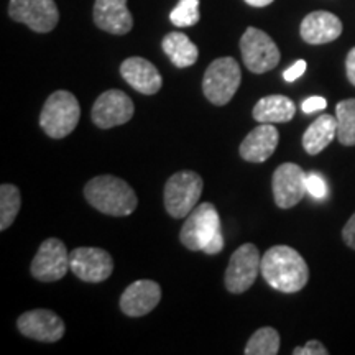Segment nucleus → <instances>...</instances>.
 Returning a JSON list of instances; mask_svg holds the SVG:
<instances>
[{
    "label": "nucleus",
    "mask_w": 355,
    "mask_h": 355,
    "mask_svg": "<svg viewBox=\"0 0 355 355\" xmlns=\"http://www.w3.org/2000/svg\"><path fill=\"white\" fill-rule=\"evenodd\" d=\"M261 277L277 291L298 293L309 279V268L298 250L288 245H275L261 257Z\"/></svg>",
    "instance_id": "nucleus-1"
},
{
    "label": "nucleus",
    "mask_w": 355,
    "mask_h": 355,
    "mask_svg": "<svg viewBox=\"0 0 355 355\" xmlns=\"http://www.w3.org/2000/svg\"><path fill=\"white\" fill-rule=\"evenodd\" d=\"M180 241L191 252L216 255L224 248L219 212L212 202L198 204L180 232Z\"/></svg>",
    "instance_id": "nucleus-2"
},
{
    "label": "nucleus",
    "mask_w": 355,
    "mask_h": 355,
    "mask_svg": "<svg viewBox=\"0 0 355 355\" xmlns=\"http://www.w3.org/2000/svg\"><path fill=\"white\" fill-rule=\"evenodd\" d=\"M84 196L94 209L112 217L130 216L139 206V199L132 186L114 175L92 178L84 188Z\"/></svg>",
    "instance_id": "nucleus-3"
},
{
    "label": "nucleus",
    "mask_w": 355,
    "mask_h": 355,
    "mask_svg": "<svg viewBox=\"0 0 355 355\" xmlns=\"http://www.w3.org/2000/svg\"><path fill=\"white\" fill-rule=\"evenodd\" d=\"M81 119V105L69 91H56L44 102L40 114V127L51 139H64L73 133Z\"/></svg>",
    "instance_id": "nucleus-4"
},
{
    "label": "nucleus",
    "mask_w": 355,
    "mask_h": 355,
    "mask_svg": "<svg viewBox=\"0 0 355 355\" xmlns=\"http://www.w3.org/2000/svg\"><path fill=\"white\" fill-rule=\"evenodd\" d=\"M242 83L241 64L230 56L219 58L207 66L202 79V92L214 105H225Z\"/></svg>",
    "instance_id": "nucleus-5"
},
{
    "label": "nucleus",
    "mask_w": 355,
    "mask_h": 355,
    "mask_svg": "<svg viewBox=\"0 0 355 355\" xmlns=\"http://www.w3.org/2000/svg\"><path fill=\"white\" fill-rule=\"evenodd\" d=\"M204 189L202 178L196 171H178L166 181L163 199L168 214L175 219L188 217L198 206Z\"/></svg>",
    "instance_id": "nucleus-6"
},
{
    "label": "nucleus",
    "mask_w": 355,
    "mask_h": 355,
    "mask_svg": "<svg viewBox=\"0 0 355 355\" xmlns=\"http://www.w3.org/2000/svg\"><path fill=\"white\" fill-rule=\"evenodd\" d=\"M243 64L250 73L263 74L275 69L282 60L277 43L263 30L248 26L241 38Z\"/></svg>",
    "instance_id": "nucleus-7"
},
{
    "label": "nucleus",
    "mask_w": 355,
    "mask_h": 355,
    "mask_svg": "<svg viewBox=\"0 0 355 355\" xmlns=\"http://www.w3.org/2000/svg\"><path fill=\"white\" fill-rule=\"evenodd\" d=\"M261 255L254 243H243L230 257L225 270V288L232 295H242L255 283L260 273Z\"/></svg>",
    "instance_id": "nucleus-8"
},
{
    "label": "nucleus",
    "mask_w": 355,
    "mask_h": 355,
    "mask_svg": "<svg viewBox=\"0 0 355 355\" xmlns=\"http://www.w3.org/2000/svg\"><path fill=\"white\" fill-rule=\"evenodd\" d=\"M71 270V255L64 242L60 239H46L40 245L37 255L33 257L32 272L33 278L43 283L58 282Z\"/></svg>",
    "instance_id": "nucleus-9"
},
{
    "label": "nucleus",
    "mask_w": 355,
    "mask_h": 355,
    "mask_svg": "<svg viewBox=\"0 0 355 355\" xmlns=\"http://www.w3.org/2000/svg\"><path fill=\"white\" fill-rule=\"evenodd\" d=\"M8 15L37 33H48L60 21L55 0H10Z\"/></svg>",
    "instance_id": "nucleus-10"
},
{
    "label": "nucleus",
    "mask_w": 355,
    "mask_h": 355,
    "mask_svg": "<svg viewBox=\"0 0 355 355\" xmlns=\"http://www.w3.org/2000/svg\"><path fill=\"white\" fill-rule=\"evenodd\" d=\"M135 105L130 97L119 89L102 92L91 110V119L99 128H112L123 125L133 117Z\"/></svg>",
    "instance_id": "nucleus-11"
},
{
    "label": "nucleus",
    "mask_w": 355,
    "mask_h": 355,
    "mask_svg": "<svg viewBox=\"0 0 355 355\" xmlns=\"http://www.w3.org/2000/svg\"><path fill=\"white\" fill-rule=\"evenodd\" d=\"M306 176L308 173L295 163H283L275 170L272 188L275 204L279 209H291L304 198L308 193Z\"/></svg>",
    "instance_id": "nucleus-12"
},
{
    "label": "nucleus",
    "mask_w": 355,
    "mask_h": 355,
    "mask_svg": "<svg viewBox=\"0 0 355 355\" xmlns=\"http://www.w3.org/2000/svg\"><path fill=\"white\" fill-rule=\"evenodd\" d=\"M71 272L86 283L105 282L114 272L109 252L97 247H79L71 252Z\"/></svg>",
    "instance_id": "nucleus-13"
},
{
    "label": "nucleus",
    "mask_w": 355,
    "mask_h": 355,
    "mask_svg": "<svg viewBox=\"0 0 355 355\" xmlns=\"http://www.w3.org/2000/svg\"><path fill=\"white\" fill-rule=\"evenodd\" d=\"M17 327L28 339L38 343H58L64 336V322L50 309L26 311L17 319Z\"/></svg>",
    "instance_id": "nucleus-14"
},
{
    "label": "nucleus",
    "mask_w": 355,
    "mask_h": 355,
    "mask_svg": "<svg viewBox=\"0 0 355 355\" xmlns=\"http://www.w3.org/2000/svg\"><path fill=\"white\" fill-rule=\"evenodd\" d=\"M162 300V288L153 279H137L121 296V309L125 316L141 318L152 313Z\"/></svg>",
    "instance_id": "nucleus-15"
},
{
    "label": "nucleus",
    "mask_w": 355,
    "mask_h": 355,
    "mask_svg": "<svg viewBox=\"0 0 355 355\" xmlns=\"http://www.w3.org/2000/svg\"><path fill=\"white\" fill-rule=\"evenodd\" d=\"M122 78L140 94L153 96L162 89L163 78L157 66L140 56L127 58L121 64Z\"/></svg>",
    "instance_id": "nucleus-16"
},
{
    "label": "nucleus",
    "mask_w": 355,
    "mask_h": 355,
    "mask_svg": "<svg viewBox=\"0 0 355 355\" xmlns=\"http://www.w3.org/2000/svg\"><path fill=\"white\" fill-rule=\"evenodd\" d=\"M278 141V128L272 123H261L243 139L239 153L248 163H263L275 153Z\"/></svg>",
    "instance_id": "nucleus-17"
},
{
    "label": "nucleus",
    "mask_w": 355,
    "mask_h": 355,
    "mask_svg": "<svg viewBox=\"0 0 355 355\" xmlns=\"http://www.w3.org/2000/svg\"><path fill=\"white\" fill-rule=\"evenodd\" d=\"M94 24L104 32L125 35L132 30L133 17L127 8V0H96Z\"/></svg>",
    "instance_id": "nucleus-18"
},
{
    "label": "nucleus",
    "mask_w": 355,
    "mask_h": 355,
    "mask_svg": "<svg viewBox=\"0 0 355 355\" xmlns=\"http://www.w3.org/2000/svg\"><path fill=\"white\" fill-rule=\"evenodd\" d=\"M301 38L309 44L331 43L343 33V21L334 13L318 10L306 15L300 26Z\"/></svg>",
    "instance_id": "nucleus-19"
},
{
    "label": "nucleus",
    "mask_w": 355,
    "mask_h": 355,
    "mask_svg": "<svg viewBox=\"0 0 355 355\" xmlns=\"http://www.w3.org/2000/svg\"><path fill=\"white\" fill-rule=\"evenodd\" d=\"M296 114V105L290 97L282 94L265 96L254 107V119L260 123H285Z\"/></svg>",
    "instance_id": "nucleus-20"
},
{
    "label": "nucleus",
    "mask_w": 355,
    "mask_h": 355,
    "mask_svg": "<svg viewBox=\"0 0 355 355\" xmlns=\"http://www.w3.org/2000/svg\"><path fill=\"white\" fill-rule=\"evenodd\" d=\"M337 137V119L334 115L322 114L306 128L303 135V148L309 155L321 153Z\"/></svg>",
    "instance_id": "nucleus-21"
},
{
    "label": "nucleus",
    "mask_w": 355,
    "mask_h": 355,
    "mask_svg": "<svg viewBox=\"0 0 355 355\" xmlns=\"http://www.w3.org/2000/svg\"><path fill=\"white\" fill-rule=\"evenodd\" d=\"M163 51L176 68L184 69L198 61L199 50L191 40L181 32H171L163 38Z\"/></svg>",
    "instance_id": "nucleus-22"
},
{
    "label": "nucleus",
    "mask_w": 355,
    "mask_h": 355,
    "mask_svg": "<svg viewBox=\"0 0 355 355\" xmlns=\"http://www.w3.org/2000/svg\"><path fill=\"white\" fill-rule=\"evenodd\" d=\"M337 140L345 146L355 145V99H344L336 105Z\"/></svg>",
    "instance_id": "nucleus-23"
},
{
    "label": "nucleus",
    "mask_w": 355,
    "mask_h": 355,
    "mask_svg": "<svg viewBox=\"0 0 355 355\" xmlns=\"http://www.w3.org/2000/svg\"><path fill=\"white\" fill-rule=\"evenodd\" d=\"M21 196L15 184L3 183L0 186V230H7L20 212Z\"/></svg>",
    "instance_id": "nucleus-24"
},
{
    "label": "nucleus",
    "mask_w": 355,
    "mask_h": 355,
    "mask_svg": "<svg viewBox=\"0 0 355 355\" xmlns=\"http://www.w3.org/2000/svg\"><path fill=\"white\" fill-rule=\"evenodd\" d=\"M245 355H275L279 352V334L273 327H261L252 334L245 345Z\"/></svg>",
    "instance_id": "nucleus-25"
},
{
    "label": "nucleus",
    "mask_w": 355,
    "mask_h": 355,
    "mask_svg": "<svg viewBox=\"0 0 355 355\" xmlns=\"http://www.w3.org/2000/svg\"><path fill=\"white\" fill-rule=\"evenodd\" d=\"M170 20L178 28L196 25L199 21V0H180L170 13Z\"/></svg>",
    "instance_id": "nucleus-26"
},
{
    "label": "nucleus",
    "mask_w": 355,
    "mask_h": 355,
    "mask_svg": "<svg viewBox=\"0 0 355 355\" xmlns=\"http://www.w3.org/2000/svg\"><path fill=\"white\" fill-rule=\"evenodd\" d=\"M306 189L313 198L324 199L327 196V184L324 178L318 173H308L306 176Z\"/></svg>",
    "instance_id": "nucleus-27"
},
{
    "label": "nucleus",
    "mask_w": 355,
    "mask_h": 355,
    "mask_svg": "<svg viewBox=\"0 0 355 355\" xmlns=\"http://www.w3.org/2000/svg\"><path fill=\"white\" fill-rule=\"evenodd\" d=\"M295 355H327L329 350L324 347V344L319 343V340H309L308 344L303 345V347H296L293 350Z\"/></svg>",
    "instance_id": "nucleus-28"
},
{
    "label": "nucleus",
    "mask_w": 355,
    "mask_h": 355,
    "mask_svg": "<svg viewBox=\"0 0 355 355\" xmlns=\"http://www.w3.org/2000/svg\"><path fill=\"white\" fill-rule=\"evenodd\" d=\"M327 107V101L321 96H313L308 97L303 104H301V109H303L304 114H313L318 112V110H324Z\"/></svg>",
    "instance_id": "nucleus-29"
},
{
    "label": "nucleus",
    "mask_w": 355,
    "mask_h": 355,
    "mask_svg": "<svg viewBox=\"0 0 355 355\" xmlns=\"http://www.w3.org/2000/svg\"><path fill=\"white\" fill-rule=\"evenodd\" d=\"M306 68H308L306 61L304 60H298L295 64H291L290 68H288L285 73H283V78H285L286 83H295L296 79H300L301 76H303Z\"/></svg>",
    "instance_id": "nucleus-30"
},
{
    "label": "nucleus",
    "mask_w": 355,
    "mask_h": 355,
    "mask_svg": "<svg viewBox=\"0 0 355 355\" xmlns=\"http://www.w3.org/2000/svg\"><path fill=\"white\" fill-rule=\"evenodd\" d=\"M343 239L350 248H354L355 250V212H354V216L347 220V224L344 225Z\"/></svg>",
    "instance_id": "nucleus-31"
},
{
    "label": "nucleus",
    "mask_w": 355,
    "mask_h": 355,
    "mask_svg": "<svg viewBox=\"0 0 355 355\" xmlns=\"http://www.w3.org/2000/svg\"><path fill=\"white\" fill-rule=\"evenodd\" d=\"M345 71H347L349 83L355 86V48L349 51L347 60H345Z\"/></svg>",
    "instance_id": "nucleus-32"
},
{
    "label": "nucleus",
    "mask_w": 355,
    "mask_h": 355,
    "mask_svg": "<svg viewBox=\"0 0 355 355\" xmlns=\"http://www.w3.org/2000/svg\"><path fill=\"white\" fill-rule=\"evenodd\" d=\"M248 6L252 7H266L273 2V0H245Z\"/></svg>",
    "instance_id": "nucleus-33"
}]
</instances>
